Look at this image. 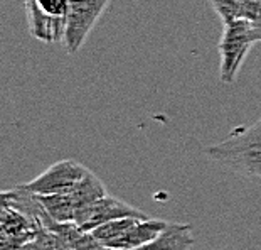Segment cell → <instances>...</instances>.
<instances>
[{
	"mask_svg": "<svg viewBox=\"0 0 261 250\" xmlns=\"http://www.w3.org/2000/svg\"><path fill=\"white\" fill-rule=\"evenodd\" d=\"M24 5L32 37L46 44L63 41L71 0H24Z\"/></svg>",
	"mask_w": 261,
	"mask_h": 250,
	"instance_id": "7a4b0ae2",
	"label": "cell"
},
{
	"mask_svg": "<svg viewBox=\"0 0 261 250\" xmlns=\"http://www.w3.org/2000/svg\"><path fill=\"white\" fill-rule=\"evenodd\" d=\"M20 250H42L41 248V245L36 242V240H32V242H29V243H25L24 247H22Z\"/></svg>",
	"mask_w": 261,
	"mask_h": 250,
	"instance_id": "2e32d148",
	"label": "cell"
},
{
	"mask_svg": "<svg viewBox=\"0 0 261 250\" xmlns=\"http://www.w3.org/2000/svg\"><path fill=\"white\" fill-rule=\"evenodd\" d=\"M41 201L46 208V212L54 221L59 223H68V221H74L76 216V203L73 201V198L68 193L64 194H44L39 196Z\"/></svg>",
	"mask_w": 261,
	"mask_h": 250,
	"instance_id": "9c48e42d",
	"label": "cell"
},
{
	"mask_svg": "<svg viewBox=\"0 0 261 250\" xmlns=\"http://www.w3.org/2000/svg\"><path fill=\"white\" fill-rule=\"evenodd\" d=\"M138 216H125V218H116L96 226L91 233L103 243L107 248H116L118 242L123 238V235L128 232L130 226L135 223Z\"/></svg>",
	"mask_w": 261,
	"mask_h": 250,
	"instance_id": "30bf717a",
	"label": "cell"
},
{
	"mask_svg": "<svg viewBox=\"0 0 261 250\" xmlns=\"http://www.w3.org/2000/svg\"><path fill=\"white\" fill-rule=\"evenodd\" d=\"M110 0H71V9L66 20L64 48L74 54L83 48L96 22L107 10Z\"/></svg>",
	"mask_w": 261,
	"mask_h": 250,
	"instance_id": "277c9868",
	"label": "cell"
},
{
	"mask_svg": "<svg viewBox=\"0 0 261 250\" xmlns=\"http://www.w3.org/2000/svg\"><path fill=\"white\" fill-rule=\"evenodd\" d=\"M68 194L73 198L76 207L81 208V207H85V204H90L93 201H96L98 198L105 196V194H107V190H105L103 183L99 181V177L90 171V173L77 183V186L74 188V190Z\"/></svg>",
	"mask_w": 261,
	"mask_h": 250,
	"instance_id": "8fae6325",
	"label": "cell"
},
{
	"mask_svg": "<svg viewBox=\"0 0 261 250\" xmlns=\"http://www.w3.org/2000/svg\"><path fill=\"white\" fill-rule=\"evenodd\" d=\"M253 29H254V37H256V42H261V15L258 20L253 22Z\"/></svg>",
	"mask_w": 261,
	"mask_h": 250,
	"instance_id": "9a60e30c",
	"label": "cell"
},
{
	"mask_svg": "<svg viewBox=\"0 0 261 250\" xmlns=\"http://www.w3.org/2000/svg\"><path fill=\"white\" fill-rule=\"evenodd\" d=\"M211 4L223 24L241 19V0H211Z\"/></svg>",
	"mask_w": 261,
	"mask_h": 250,
	"instance_id": "7c38bea8",
	"label": "cell"
},
{
	"mask_svg": "<svg viewBox=\"0 0 261 250\" xmlns=\"http://www.w3.org/2000/svg\"><path fill=\"white\" fill-rule=\"evenodd\" d=\"M107 250H121V248H107ZM132 250V248H130Z\"/></svg>",
	"mask_w": 261,
	"mask_h": 250,
	"instance_id": "e0dca14e",
	"label": "cell"
},
{
	"mask_svg": "<svg viewBox=\"0 0 261 250\" xmlns=\"http://www.w3.org/2000/svg\"><path fill=\"white\" fill-rule=\"evenodd\" d=\"M254 42H256V37H254L253 22L246 19H236L229 24H224L223 37L219 41L221 83H226V85L234 83L241 64L244 63L246 54Z\"/></svg>",
	"mask_w": 261,
	"mask_h": 250,
	"instance_id": "3957f363",
	"label": "cell"
},
{
	"mask_svg": "<svg viewBox=\"0 0 261 250\" xmlns=\"http://www.w3.org/2000/svg\"><path fill=\"white\" fill-rule=\"evenodd\" d=\"M194 245L192 226L187 223H170L147 245L132 250H191Z\"/></svg>",
	"mask_w": 261,
	"mask_h": 250,
	"instance_id": "ba28073f",
	"label": "cell"
},
{
	"mask_svg": "<svg viewBox=\"0 0 261 250\" xmlns=\"http://www.w3.org/2000/svg\"><path fill=\"white\" fill-rule=\"evenodd\" d=\"M36 242L41 245L42 250H74L63 237L58 235L56 232L46 229V226H42V229L39 230Z\"/></svg>",
	"mask_w": 261,
	"mask_h": 250,
	"instance_id": "4fadbf2b",
	"label": "cell"
},
{
	"mask_svg": "<svg viewBox=\"0 0 261 250\" xmlns=\"http://www.w3.org/2000/svg\"><path fill=\"white\" fill-rule=\"evenodd\" d=\"M42 225L9 204L2 203L0 212V250H20L37 238Z\"/></svg>",
	"mask_w": 261,
	"mask_h": 250,
	"instance_id": "52a82bcc",
	"label": "cell"
},
{
	"mask_svg": "<svg viewBox=\"0 0 261 250\" xmlns=\"http://www.w3.org/2000/svg\"><path fill=\"white\" fill-rule=\"evenodd\" d=\"M125 216H138V218H147L148 215L140 212L138 208L132 207L130 203L121 201V199L105 194L98 198L96 201L76 210L74 223H77L81 229L88 232L94 230L96 226L108 223V221L116 218H125Z\"/></svg>",
	"mask_w": 261,
	"mask_h": 250,
	"instance_id": "8992f818",
	"label": "cell"
},
{
	"mask_svg": "<svg viewBox=\"0 0 261 250\" xmlns=\"http://www.w3.org/2000/svg\"><path fill=\"white\" fill-rule=\"evenodd\" d=\"M211 161L261 186V119L238 127L223 142L204 149Z\"/></svg>",
	"mask_w": 261,
	"mask_h": 250,
	"instance_id": "6da1fadb",
	"label": "cell"
},
{
	"mask_svg": "<svg viewBox=\"0 0 261 250\" xmlns=\"http://www.w3.org/2000/svg\"><path fill=\"white\" fill-rule=\"evenodd\" d=\"M261 15V0H241V19L258 20Z\"/></svg>",
	"mask_w": 261,
	"mask_h": 250,
	"instance_id": "5bb4252c",
	"label": "cell"
},
{
	"mask_svg": "<svg viewBox=\"0 0 261 250\" xmlns=\"http://www.w3.org/2000/svg\"><path fill=\"white\" fill-rule=\"evenodd\" d=\"M90 169L74 159H63L41 173L32 181L25 183V188L32 193L44 196V194H64L71 193L77 186Z\"/></svg>",
	"mask_w": 261,
	"mask_h": 250,
	"instance_id": "5b68a950",
	"label": "cell"
}]
</instances>
